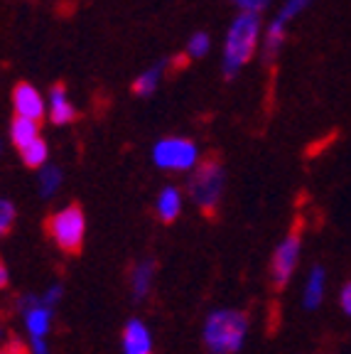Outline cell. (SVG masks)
Returning a JSON list of instances; mask_svg holds the SVG:
<instances>
[{"label":"cell","mask_w":351,"mask_h":354,"mask_svg":"<svg viewBox=\"0 0 351 354\" xmlns=\"http://www.w3.org/2000/svg\"><path fill=\"white\" fill-rule=\"evenodd\" d=\"M260 47V12L243 10L234 20L224 44V77L234 79Z\"/></svg>","instance_id":"6da1fadb"},{"label":"cell","mask_w":351,"mask_h":354,"mask_svg":"<svg viewBox=\"0 0 351 354\" xmlns=\"http://www.w3.org/2000/svg\"><path fill=\"white\" fill-rule=\"evenodd\" d=\"M202 337L209 354H238L248 337V315L231 308L214 310L204 322Z\"/></svg>","instance_id":"7a4b0ae2"},{"label":"cell","mask_w":351,"mask_h":354,"mask_svg":"<svg viewBox=\"0 0 351 354\" xmlns=\"http://www.w3.org/2000/svg\"><path fill=\"white\" fill-rule=\"evenodd\" d=\"M226 185V172L224 162H221L219 155H207L204 160H197L194 165V175L189 177V197L194 199V205L204 212L207 216H214L219 209L221 194H224Z\"/></svg>","instance_id":"3957f363"},{"label":"cell","mask_w":351,"mask_h":354,"mask_svg":"<svg viewBox=\"0 0 351 354\" xmlns=\"http://www.w3.org/2000/svg\"><path fill=\"white\" fill-rule=\"evenodd\" d=\"M52 241L59 246L64 254H79L86 236V216L79 205H66L64 209L55 212L47 221Z\"/></svg>","instance_id":"277c9868"},{"label":"cell","mask_w":351,"mask_h":354,"mask_svg":"<svg viewBox=\"0 0 351 354\" xmlns=\"http://www.w3.org/2000/svg\"><path fill=\"white\" fill-rule=\"evenodd\" d=\"M302 256V236L300 232H290L283 241L278 243V249L273 251V261H270V278H273L275 288H285L290 283L292 273L297 271Z\"/></svg>","instance_id":"5b68a950"},{"label":"cell","mask_w":351,"mask_h":354,"mask_svg":"<svg viewBox=\"0 0 351 354\" xmlns=\"http://www.w3.org/2000/svg\"><path fill=\"white\" fill-rule=\"evenodd\" d=\"M155 165L162 170H189L197 165V145L187 138H165L153 150Z\"/></svg>","instance_id":"8992f818"},{"label":"cell","mask_w":351,"mask_h":354,"mask_svg":"<svg viewBox=\"0 0 351 354\" xmlns=\"http://www.w3.org/2000/svg\"><path fill=\"white\" fill-rule=\"evenodd\" d=\"M20 313L25 315V327H28L30 337H47L52 327V308L44 305L37 295H25L20 300Z\"/></svg>","instance_id":"52a82bcc"},{"label":"cell","mask_w":351,"mask_h":354,"mask_svg":"<svg viewBox=\"0 0 351 354\" xmlns=\"http://www.w3.org/2000/svg\"><path fill=\"white\" fill-rule=\"evenodd\" d=\"M12 106H15L17 116L32 118V121H42L44 116V101L39 91L28 82H17L12 88Z\"/></svg>","instance_id":"ba28073f"},{"label":"cell","mask_w":351,"mask_h":354,"mask_svg":"<svg viewBox=\"0 0 351 354\" xmlns=\"http://www.w3.org/2000/svg\"><path fill=\"white\" fill-rule=\"evenodd\" d=\"M123 354H153V337L143 320H128L123 327Z\"/></svg>","instance_id":"9c48e42d"},{"label":"cell","mask_w":351,"mask_h":354,"mask_svg":"<svg viewBox=\"0 0 351 354\" xmlns=\"http://www.w3.org/2000/svg\"><path fill=\"white\" fill-rule=\"evenodd\" d=\"M324 295H327V271L324 266H312L305 278V286H302V305L307 310H317L324 303Z\"/></svg>","instance_id":"30bf717a"},{"label":"cell","mask_w":351,"mask_h":354,"mask_svg":"<svg viewBox=\"0 0 351 354\" xmlns=\"http://www.w3.org/2000/svg\"><path fill=\"white\" fill-rule=\"evenodd\" d=\"M287 42V22H283L280 17H275L265 30L263 39H260V55H263L265 64H273L278 59V55L283 52Z\"/></svg>","instance_id":"8fae6325"},{"label":"cell","mask_w":351,"mask_h":354,"mask_svg":"<svg viewBox=\"0 0 351 354\" xmlns=\"http://www.w3.org/2000/svg\"><path fill=\"white\" fill-rule=\"evenodd\" d=\"M50 118L52 123H57V126H66V123L77 121V109H74L72 104H69V99H66V86L64 82H57L55 86H52L50 91Z\"/></svg>","instance_id":"7c38bea8"},{"label":"cell","mask_w":351,"mask_h":354,"mask_svg":"<svg viewBox=\"0 0 351 354\" xmlns=\"http://www.w3.org/2000/svg\"><path fill=\"white\" fill-rule=\"evenodd\" d=\"M153 278H155V261L145 259L140 263H135L131 273V290H133V298L135 300H145L150 293V288H153Z\"/></svg>","instance_id":"4fadbf2b"},{"label":"cell","mask_w":351,"mask_h":354,"mask_svg":"<svg viewBox=\"0 0 351 354\" xmlns=\"http://www.w3.org/2000/svg\"><path fill=\"white\" fill-rule=\"evenodd\" d=\"M35 138H39V121H32V118H25V116H17L12 118L10 123V140L15 148H25L30 145Z\"/></svg>","instance_id":"5bb4252c"},{"label":"cell","mask_w":351,"mask_h":354,"mask_svg":"<svg viewBox=\"0 0 351 354\" xmlns=\"http://www.w3.org/2000/svg\"><path fill=\"white\" fill-rule=\"evenodd\" d=\"M182 212V194L177 187H165L158 199V214L162 221H175Z\"/></svg>","instance_id":"9a60e30c"},{"label":"cell","mask_w":351,"mask_h":354,"mask_svg":"<svg viewBox=\"0 0 351 354\" xmlns=\"http://www.w3.org/2000/svg\"><path fill=\"white\" fill-rule=\"evenodd\" d=\"M20 153L28 167H42L44 162H47V158H50V148H47V143H44L42 138H35L32 143L25 145Z\"/></svg>","instance_id":"2e32d148"},{"label":"cell","mask_w":351,"mask_h":354,"mask_svg":"<svg viewBox=\"0 0 351 354\" xmlns=\"http://www.w3.org/2000/svg\"><path fill=\"white\" fill-rule=\"evenodd\" d=\"M158 79H160V66H153V69H148V72L140 74V77L133 82V94L150 96L155 88H158Z\"/></svg>","instance_id":"e0dca14e"},{"label":"cell","mask_w":351,"mask_h":354,"mask_svg":"<svg viewBox=\"0 0 351 354\" xmlns=\"http://www.w3.org/2000/svg\"><path fill=\"white\" fill-rule=\"evenodd\" d=\"M312 3H314V0H285V3H283V8H280L278 17L283 22H292L295 17H300L302 12L307 10Z\"/></svg>","instance_id":"ac0fdd59"},{"label":"cell","mask_w":351,"mask_h":354,"mask_svg":"<svg viewBox=\"0 0 351 354\" xmlns=\"http://www.w3.org/2000/svg\"><path fill=\"white\" fill-rule=\"evenodd\" d=\"M59 177H61V172L57 170V167H44V170L39 172V189H42L44 197H50V194L57 192Z\"/></svg>","instance_id":"d6986e66"},{"label":"cell","mask_w":351,"mask_h":354,"mask_svg":"<svg viewBox=\"0 0 351 354\" xmlns=\"http://www.w3.org/2000/svg\"><path fill=\"white\" fill-rule=\"evenodd\" d=\"M15 216H17V212L10 199H0V236H6V234L12 232Z\"/></svg>","instance_id":"ffe728a7"},{"label":"cell","mask_w":351,"mask_h":354,"mask_svg":"<svg viewBox=\"0 0 351 354\" xmlns=\"http://www.w3.org/2000/svg\"><path fill=\"white\" fill-rule=\"evenodd\" d=\"M209 50V37L204 32H197L189 39V57H204Z\"/></svg>","instance_id":"44dd1931"},{"label":"cell","mask_w":351,"mask_h":354,"mask_svg":"<svg viewBox=\"0 0 351 354\" xmlns=\"http://www.w3.org/2000/svg\"><path fill=\"white\" fill-rule=\"evenodd\" d=\"M339 305H341V310H344V315L351 317V281L339 290Z\"/></svg>","instance_id":"7402d4cb"},{"label":"cell","mask_w":351,"mask_h":354,"mask_svg":"<svg viewBox=\"0 0 351 354\" xmlns=\"http://www.w3.org/2000/svg\"><path fill=\"white\" fill-rule=\"evenodd\" d=\"M59 298H61V286H52L50 290H47V293L42 295V303L44 305H55V303H59Z\"/></svg>","instance_id":"603a6c76"},{"label":"cell","mask_w":351,"mask_h":354,"mask_svg":"<svg viewBox=\"0 0 351 354\" xmlns=\"http://www.w3.org/2000/svg\"><path fill=\"white\" fill-rule=\"evenodd\" d=\"M0 354H30L28 347L22 342H17V339H12V342H8L6 347L0 349Z\"/></svg>","instance_id":"cb8c5ba5"},{"label":"cell","mask_w":351,"mask_h":354,"mask_svg":"<svg viewBox=\"0 0 351 354\" xmlns=\"http://www.w3.org/2000/svg\"><path fill=\"white\" fill-rule=\"evenodd\" d=\"M236 3L241 6V10H256V12H260L265 6H268L265 0H236Z\"/></svg>","instance_id":"d4e9b609"},{"label":"cell","mask_w":351,"mask_h":354,"mask_svg":"<svg viewBox=\"0 0 351 354\" xmlns=\"http://www.w3.org/2000/svg\"><path fill=\"white\" fill-rule=\"evenodd\" d=\"M50 347H47V339L44 337H32V354H47Z\"/></svg>","instance_id":"484cf974"},{"label":"cell","mask_w":351,"mask_h":354,"mask_svg":"<svg viewBox=\"0 0 351 354\" xmlns=\"http://www.w3.org/2000/svg\"><path fill=\"white\" fill-rule=\"evenodd\" d=\"M8 283H10V273H8V266L0 259V290H6Z\"/></svg>","instance_id":"4316f807"},{"label":"cell","mask_w":351,"mask_h":354,"mask_svg":"<svg viewBox=\"0 0 351 354\" xmlns=\"http://www.w3.org/2000/svg\"><path fill=\"white\" fill-rule=\"evenodd\" d=\"M0 339H3V327H0Z\"/></svg>","instance_id":"83f0119b"},{"label":"cell","mask_w":351,"mask_h":354,"mask_svg":"<svg viewBox=\"0 0 351 354\" xmlns=\"http://www.w3.org/2000/svg\"><path fill=\"white\" fill-rule=\"evenodd\" d=\"M265 3H268V0H265Z\"/></svg>","instance_id":"f1b7e54d"}]
</instances>
